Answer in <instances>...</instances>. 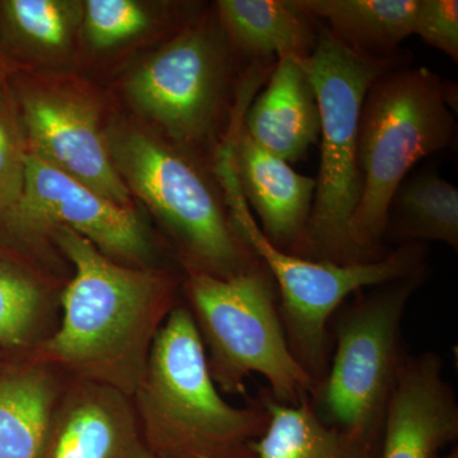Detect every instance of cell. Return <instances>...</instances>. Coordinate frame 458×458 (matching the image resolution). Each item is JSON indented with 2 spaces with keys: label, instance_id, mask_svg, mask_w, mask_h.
<instances>
[{
  "label": "cell",
  "instance_id": "1",
  "mask_svg": "<svg viewBox=\"0 0 458 458\" xmlns=\"http://www.w3.org/2000/svg\"><path fill=\"white\" fill-rule=\"evenodd\" d=\"M53 236L75 276L63 293L62 325L41 344L33 363L55 364L131 399L157 333L174 307V283L117 264L72 229L55 228Z\"/></svg>",
  "mask_w": 458,
  "mask_h": 458
},
{
  "label": "cell",
  "instance_id": "2",
  "mask_svg": "<svg viewBox=\"0 0 458 458\" xmlns=\"http://www.w3.org/2000/svg\"><path fill=\"white\" fill-rule=\"evenodd\" d=\"M131 399L144 445L158 458H255L269 423L260 400L237 408L223 399L191 312L181 306L159 327Z\"/></svg>",
  "mask_w": 458,
  "mask_h": 458
},
{
  "label": "cell",
  "instance_id": "3",
  "mask_svg": "<svg viewBox=\"0 0 458 458\" xmlns=\"http://www.w3.org/2000/svg\"><path fill=\"white\" fill-rule=\"evenodd\" d=\"M452 87L424 66H396L369 87L358 132L360 197L349 225L358 260L386 255L381 250L394 192L419 161L454 141Z\"/></svg>",
  "mask_w": 458,
  "mask_h": 458
},
{
  "label": "cell",
  "instance_id": "4",
  "mask_svg": "<svg viewBox=\"0 0 458 458\" xmlns=\"http://www.w3.org/2000/svg\"><path fill=\"white\" fill-rule=\"evenodd\" d=\"M219 180L229 221L238 238L264 264L276 283L279 312L292 354L319 384L328 369V322L346 298L424 269L421 243H403L378 260L335 264L283 251L265 237L243 197L233 161V144L218 153Z\"/></svg>",
  "mask_w": 458,
  "mask_h": 458
},
{
  "label": "cell",
  "instance_id": "5",
  "mask_svg": "<svg viewBox=\"0 0 458 458\" xmlns=\"http://www.w3.org/2000/svg\"><path fill=\"white\" fill-rule=\"evenodd\" d=\"M185 293L219 390L246 394V379L258 373L279 403L298 405L312 400L315 379L292 354L278 289L261 261L227 279L188 267Z\"/></svg>",
  "mask_w": 458,
  "mask_h": 458
},
{
  "label": "cell",
  "instance_id": "6",
  "mask_svg": "<svg viewBox=\"0 0 458 458\" xmlns=\"http://www.w3.org/2000/svg\"><path fill=\"white\" fill-rule=\"evenodd\" d=\"M300 62L311 81L321 120V156L304 259L363 262L358 260L349 240V225L361 188L358 167L361 107L377 78L399 63L397 57L379 60L360 55L327 27H318L311 55Z\"/></svg>",
  "mask_w": 458,
  "mask_h": 458
},
{
  "label": "cell",
  "instance_id": "7",
  "mask_svg": "<svg viewBox=\"0 0 458 458\" xmlns=\"http://www.w3.org/2000/svg\"><path fill=\"white\" fill-rule=\"evenodd\" d=\"M426 269L372 286L339 313L335 352L311 403L330 427L373 443L381 439L388 401L408 355L403 318Z\"/></svg>",
  "mask_w": 458,
  "mask_h": 458
},
{
  "label": "cell",
  "instance_id": "8",
  "mask_svg": "<svg viewBox=\"0 0 458 458\" xmlns=\"http://www.w3.org/2000/svg\"><path fill=\"white\" fill-rule=\"evenodd\" d=\"M105 137L126 188L171 229L188 267L227 279L260 264L233 231L210 181L186 156L134 128L110 126Z\"/></svg>",
  "mask_w": 458,
  "mask_h": 458
},
{
  "label": "cell",
  "instance_id": "9",
  "mask_svg": "<svg viewBox=\"0 0 458 458\" xmlns=\"http://www.w3.org/2000/svg\"><path fill=\"white\" fill-rule=\"evenodd\" d=\"M229 49L219 22L200 18L132 72L126 93L172 140L198 146L212 140L222 113L231 71Z\"/></svg>",
  "mask_w": 458,
  "mask_h": 458
},
{
  "label": "cell",
  "instance_id": "10",
  "mask_svg": "<svg viewBox=\"0 0 458 458\" xmlns=\"http://www.w3.org/2000/svg\"><path fill=\"white\" fill-rule=\"evenodd\" d=\"M3 218L21 236L72 229L108 258L138 261L149 254V242L132 208L108 200L29 150L22 194Z\"/></svg>",
  "mask_w": 458,
  "mask_h": 458
},
{
  "label": "cell",
  "instance_id": "11",
  "mask_svg": "<svg viewBox=\"0 0 458 458\" xmlns=\"http://www.w3.org/2000/svg\"><path fill=\"white\" fill-rule=\"evenodd\" d=\"M29 152L108 200L132 208L92 104L71 90L40 89L22 99Z\"/></svg>",
  "mask_w": 458,
  "mask_h": 458
},
{
  "label": "cell",
  "instance_id": "12",
  "mask_svg": "<svg viewBox=\"0 0 458 458\" xmlns=\"http://www.w3.org/2000/svg\"><path fill=\"white\" fill-rule=\"evenodd\" d=\"M458 437V405L436 352L406 357L388 401L377 458H436Z\"/></svg>",
  "mask_w": 458,
  "mask_h": 458
},
{
  "label": "cell",
  "instance_id": "13",
  "mask_svg": "<svg viewBox=\"0 0 458 458\" xmlns=\"http://www.w3.org/2000/svg\"><path fill=\"white\" fill-rule=\"evenodd\" d=\"M146 452L131 399L81 379L54 410L38 458H141Z\"/></svg>",
  "mask_w": 458,
  "mask_h": 458
},
{
  "label": "cell",
  "instance_id": "14",
  "mask_svg": "<svg viewBox=\"0 0 458 458\" xmlns=\"http://www.w3.org/2000/svg\"><path fill=\"white\" fill-rule=\"evenodd\" d=\"M233 161L243 197L260 219L262 233L283 251L304 259L316 179L265 152L242 126L234 140Z\"/></svg>",
  "mask_w": 458,
  "mask_h": 458
},
{
  "label": "cell",
  "instance_id": "15",
  "mask_svg": "<svg viewBox=\"0 0 458 458\" xmlns=\"http://www.w3.org/2000/svg\"><path fill=\"white\" fill-rule=\"evenodd\" d=\"M242 129L261 149L288 164L302 159L318 143V99L300 60H276L267 87L243 114Z\"/></svg>",
  "mask_w": 458,
  "mask_h": 458
},
{
  "label": "cell",
  "instance_id": "16",
  "mask_svg": "<svg viewBox=\"0 0 458 458\" xmlns=\"http://www.w3.org/2000/svg\"><path fill=\"white\" fill-rule=\"evenodd\" d=\"M216 18L229 47L256 64L311 55L318 23L298 0H219Z\"/></svg>",
  "mask_w": 458,
  "mask_h": 458
},
{
  "label": "cell",
  "instance_id": "17",
  "mask_svg": "<svg viewBox=\"0 0 458 458\" xmlns=\"http://www.w3.org/2000/svg\"><path fill=\"white\" fill-rule=\"evenodd\" d=\"M315 20L360 55L396 59L397 47L415 35L421 0H298Z\"/></svg>",
  "mask_w": 458,
  "mask_h": 458
},
{
  "label": "cell",
  "instance_id": "18",
  "mask_svg": "<svg viewBox=\"0 0 458 458\" xmlns=\"http://www.w3.org/2000/svg\"><path fill=\"white\" fill-rule=\"evenodd\" d=\"M259 400L269 423L255 443V458H377L378 443L330 427L319 419L311 400L286 405L262 388Z\"/></svg>",
  "mask_w": 458,
  "mask_h": 458
},
{
  "label": "cell",
  "instance_id": "19",
  "mask_svg": "<svg viewBox=\"0 0 458 458\" xmlns=\"http://www.w3.org/2000/svg\"><path fill=\"white\" fill-rule=\"evenodd\" d=\"M437 241L458 249V190L433 165L410 174L388 205L385 240Z\"/></svg>",
  "mask_w": 458,
  "mask_h": 458
},
{
  "label": "cell",
  "instance_id": "20",
  "mask_svg": "<svg viewBox=\"0 0 458 458\" xmlns=\"http://www.w3.org/2000/svg\"><path fill=\"white\" fill-rule=\"evenodd\" d=\"M57 403L49 366L12 370L0 378V458H38Z\"/></svg>",
  "mask_w": 458,
  "mask_h": 458
},
{
  "label": "cell",
  "instance_id": "21",
  "mask_svg": "<svg viewBox=\"0 0 458 458\" xmlns=\"http://www.w3.org/2000/svg\"><path fill=\"white\" fill-rule=\"evenodd\" d=\"M0 9L9 31L44 54L64 53L83 18L82 3L66 0H5Z\"/></svg>",
  "mask_w": 458,
  "mask_h": 458
},
{
  "label": "cell",
  "instance_id": "22",
  "mask_svg": "<svg viewBox=\"0 0 458 458\" xmlns=\"http://www.w3.org/2000/svg\"><path fill=\"white\" fill-rule=\"evenodd\" d=\"M40 288L22 271L0 264V345L21 348L31 339L40 315Z\"/></svg>",
  "mask_w": 458,
  "mask_h": 458
},
{
  "label": "cell",
  "instance_id": "23",
  "mask_svg": "<svg viewBox=\"0 0 458 458\" xmlns=\"http://www.w3.org/2000/svg\"><path fill=\"white\" fill-rule=\"evenodd\" d=\"M87 38L95 49H113L149 30L153 16L134 0H87L82 3Z\"/></svg>",
  "mask_w": 458,
  "mask_h": 458
},
{
  "label": "cell",
  "instance_id": "24",
  "mask_svg": "<svg viewBox=\"0 0 458 458\" xmlns=\"http://www.w3.org/2000/svg\"><path fill=\"white\" fill-rule=\"evenodd\" d=\"M26 153L20 126L0 93V216L11 210L22 194Z\"/></svg>",
  "mask_w": 458,
  "mask_h": 458
},
{
  "label": "cell",
  "instance_id": "25",
  "mask_svg": "<svg viewBox=\"0 0 458 458\" xmlns=\"http://www.w3.org/2000/svg\"><path fill=\"white\" fill-rule=\"evenodd\" d=\"M415 35L457 63V0H421Z\"/></svg>",
  "mask_w": 458,
  "mask_h": 458
},
{
  "label": "cell",
  "instance_id": "26",
  "mask_svg": "<svg viewBox=\"0 0 458 458\" xmlns=\"http://www.w3.org/2000/svg\"><path fill=\"white\" fill-rule=\"evenodd\" d=\"M436 458H458L456 448L451 452V454H445V456H437Z\"/></svg>",
  "mask_w": 458,
  "mask_h": 458
},
{
  "label": "cell",
  "instance_id": "27",
  "mask_svg": "<svg viewBox=\"0 0 458 458\" xmlns=\"http://www.w3.org/2000/svg\"><path fill=\"white\" fill-rule=\"evenodd\" d=\"M141 458H158V457L153 456V454H150V452L147 450L146 454H144L143 457H141Z\"/></svg>",
  "mask_w": 458,
  "mask_h": 458
}]
</instances>
